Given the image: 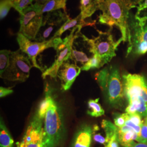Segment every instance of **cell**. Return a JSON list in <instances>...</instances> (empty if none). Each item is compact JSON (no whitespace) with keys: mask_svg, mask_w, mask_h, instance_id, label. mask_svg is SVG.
Here are the masks:
<instances>
[{"mask_svg":"<svg viewBox=\"0 0 147 147\" xmlns=\"http://www.w3.org/2000/svg\"><path fill=\"white\" fill-rule=\"evenodd\" d=\"M99 23L110 27L116 26L121 34L123 42L127 40V20L130 11H127L120 0H100Z\"/></svg>","mask_w":147,"mask_h":147,"instance_id":"6da1fadb","label":"cell"},{"mask_svg":"<svg viewBox=\"0 0 147 147\" xmlns=\"http://www.w3.org/2000/svg\"><path fill=\"white\" fill-rule=\"evenodd\" d=\"M112 30L113 27H110V29L105 32L96 30L99 33L98 36L93 37L92 39H89L83 34L89 47V52L92 55H98L101 58L104 65L109 63L116 56L117 47L123 42L121 38L117 41H115L112 33Z\"/></svg>","mask_w":147,"mask_h":147,"instance_id":"7a4b0ae2","label":"cell"},{"mask_svg":"<svg viewBox=\"0 0 147 147\" xmlns=\"http://www.w3.org/2000/svg\"><path fill=\"white\" fill-rule=\"evenodd\" d=\"M63 117L57 103L53 101L44 118V144L47 147H56L62 139L64 132Z\"/></svg>","mask_w":147,"mask_h":147,"instance_id":"3957f363","label":"cell"},{"mask_svg":"<svg viewBox=\"0 0 147 147\" xmlns=\"http://www.w3.org/2000/svg\"><path fill=\"white\" fill-rule=\"evenodd\" d=\"M127 39L126 57L130 54L140 56L147 53V21H138L130 12L127 20Z\"/></svg>","mask_w":147,"mask_h":147,"instance_id":"277c9868","label":"cell"},{"mask_svg":"<svg viewBox=\"0 0 147 147\" xmlns=\"http://www.w3.org/2000/svg\"><path fill=\"white\" fill-rule=\"evenodd\" d=\"M43 5L35 3L27 7L20 14L19 32L31 40H35L44 19Z\"/></svg>","mask_w":147,"mask_h":147,"instance_id":"5b68a950","label":"cell"},{"mask_svg":"<svg viewBox=\"0 0 147 147\" xmlns=\"http://www.w3.org/2000/svg\"><path fill=\"white\" fill-rule=\"evenodd\" d=\"M32 67L30 58L20 49L11 51L9 65L1 78L11 81L24 82L29 78Z\"/></svg>","mask_w":147,"mask_h":147,"instance_id":"8992f818","label":"cell"},{"mask_svg":"<svg viewBox=\"0 0 147 147\" xmlns=\"http://www.w3.org/2000/svg\"><path fill=\"white\" fill-rule=\"evenodd\" d=\"M16 40L19 45L20 50L30 58L33 67L39 69L42 72H44V69L37 63L38 55L45 50L50 47L56 50L59 45L63 42V39L61 37L53 38L49 40L42 42H32L20 33H18Z\"/></svg>","mask_w":147,"mask_h":147,"instance_id":"52a82bcc","label":"cell"},{"mask_svg":"<svg viewBox=\"0 0 147 147\" xmlns=\"http://www.w3.org/2000/svg\"><path fill=\"white\" fill-rule=\"evenodd\" d=\"M69 18L67 12L61 10L47 13L44 16L42 25L35 41L42 42L53 38Z\"/></svg>","mask_w":147,"mask_h":147,"instance_id":"ba28073f","label":"cell"},{"mask_svg":"<svg viewBox=\"0 0 147 147\" xmlns=\"http://www.w3.org/2000/svg\"><path fill=\"white\" fill-rule=\"evenodd\" d=\"M100 88L105 92L111 106L117 107L121 104L125 95L119 69L117 67L111 66L107 80Z\"/></svg>","mask_w":147,"mask_h":147,"instance_id":"9c48e42d","label":"cell"},{"mask_svg":"<svg viewBox=\"0 0 147 147\" xmlns=\"http://www.w3.org/2000/svg\"><path fill=\"white\" fill-rule=\"evenodd\" d=\"M78 30H81V29L78 27H75L71 30L70 34L68 36L64 38L63 42L59 45L57 49L56 50L57 54L54 62L50 68L46 69L42 73L43 79H45L47 76H50L56 79L59 69L63 63L68 61L70 57L72 46L75 39V34Z\"/></svg>","mask_w":147,"mask_h":147,"instance_id":"30bf717a","label":"cell"},{"mask_svg":"<svg viewBox=\"0 0 147 147\" xmlns=\"http://www.w3.org/2000/svg\"><path fill=\"white\" fill-rule=\"evenodd\" d=\"M43 121L36 113L27 126L21 142L17 143V147H44Z\"/></svg>","mask_w":147,"mask_h":147,"instance_id":"8fae6325","label":"cell"},{"mask_svg":"<svg viewBox=\"0 0 147 147\" xmlns=\"http://www.w3.org/2000/svg\"><path fill=\"white\" fill-rule=\"evenodd\" d=\"M124 95L127 99L134 96H141L147 103V81L141 75L124 74L123 76Z\"/></svg>","mask_w":147,"mask_h":147,"instance_id":"7c38bea8","label":"cell"},{"mask_svg":"<svg viewBox=\"0 0 147 147\" xmlns=\"http://www.w3.org/2000/svg\"><path fill=\"white\" fill-rule=\"evenodd\" d=\"M82 69L75 63L67 61L63 63L58 70L57 76L61 81L62 88L64 90H68L75 79L79 75Z\"/></svg>","mask_w":147,"mask_h":147,"instance_id":"4fadbf2b","label":"cell"},{"mask_svg":"<svg viewBox=\"0 0 147 147\" xmlns=\"http://www.w3.org/2000/svg\"><path fill=\"white\" fill-rule=\"evenodd\" d=\"M93 130L90 125L82 126L74 137L71 147H90Z\"/></svg>","mask_w":147,"mask_h":147,"instance_id":"5bb4252c","label":"cell"},{"mask_svg":"<svg viewBox=\"0 0 147 147\" xmlns=\"http://www.w3.org/2000/svg\"><path fill=\"white\" fill-rule=\"evenodd\" d=\"M96 20L89 21H84L82 19V16L81 14L77 16L74 19H70V18L66 21L62 27L58 30V32L55 34L53 38L61 37L62 34L64 32L67 31L69 30L73 29L75 27H78L80 29H82L83 27L87 26H94Z\"/></svg>","mask_w":147,"mask_h":147,"instance_id":"9a60e30c","label":"cell"},{"mask_svg":"<svg viewBox=\"0 0 147 147\" xmlns=\"http://www.w3.org/2000/svg\"><path fill=\"white\" fill-rule=\"evenodd\" d=\"M99 2L100 0H80V14L83 20L91 17L99 10Z\"/></svg>","mask_w":147,"mask_h":147,"instance_id":"2e32d148","label":"cell"},{"mask_svg":"<svg viewBox=\"0 0 147 147\" xmlns=\"http://www.w3.org/2000/svg\"><path fill=\"white\" fill-rule=\"evenodd\" d=\"M0 147H14V140L2 118L0 121Z\"/></svg>","mask_w":147,"mask_h":147,"instance_id":"e0dca14e","label":"cell"},{"mask_svg":"<svg viewBox=\"0 0 147 147\" xmlns=\"http://www.w3.org/2000/svg\"><path fill=\"white\" fill-rule=\"evenodd\" d=\"M91 57H89L83 50H78L73 45L72 46L70 59H71L74 62V63L78 66L81 65V67H82L84 65L89 61Z\"/></svg>","mask_w":147,"mask_h":147,"instance_id":"ac0fdd59","label":"cell"},{"mask_svg":"<svg viewBox=\"0 0 147 147\" xmlns=\"http://www.w3.org/2000/svg\"><path fill=\"white\" fill-rule=\"evenodd\" d=\"M119 143L124 147H129L136 141L138 134L134 130L125 132H117Z\"/></svg>","mask_w":147,"mask_h":147,"instance_id":"d6986e66","label":"cell"},{"mask_svg":"<svg viewBox=\"0 0 147 147\" xmlns=\"http://www.w3.org/2000/svg\"><path fill=\"white\" fill-rule=\"evenodd\" d=\"M67 0H49L47 2L43 5L42 13H48L53 11L60 10L63 9L66 11V3Z\"/></svg>","mask_w":147,"mask_h":147,"instance_id":"ffe728a7","label":"cell"},{"mask_svg":"<svg viewBox=\"0 0 147 147\" xmlns=\"http://www.w3.org/2000/svg\"><path fill=\"white\" fill-rule=\"evenodd\" d=\"M53 100L50 92L47 91L45 96L40 103L36 112L40 118L44 120L47 110L50 105L53 103Z\"/></svg>","mask_w":147,"mask_h":147,"instance_id":"44dd1931","label":"cell"},{"mask_svg":"<svg viewBox=\"0 0 147 147\" xmlns=\"http://www.w3.org/2000/svg\"><path fill=\"white\" fill-rule=\"evenodd\" d=\"M99 99H90L88 101L87 113L92 117H98L103 116L105 113L104 110L99 102Z\"/></svg>","mask_w":147,"mask_h":147,"instance_id":"7402d4cb","label":"cell"},{"mask_svg":"<svg viewBox=\"0 0 147 147\" xmlns=\"http://www.w3.org/2000/svg\"><path fill=\"white\" fill-rule=\"evenodd\" d=\"M101 126L105 132L106 143L110 140L112 137L117 134V127L115 124H113L112 123H111L110 121L107 120H103L102 121Z\"/></svg>","mask_w":147,"mask_h":147,"instance_id":"603a6c76","label":"cell"},{"mask_svg":"<svg viewBox=\"0 0 147 147\" xmlns=\"http://www.w3.org/2000/svg\"><path fill=\"white\" fill-rule=\"evenodd\" d=\"M11 51L2 50L0 51V76H2L9 65L10 55Z\"/></svg>","mask_w":147,"mask_h":147,"instance_id":"cb8c5ba5","label":"cell"},{"mask_svg":"<svg viewBox=\"0 0 147 147\" xmlns=\"http://www.w3.org/2000/svg\"><path fill=\"white\" fill-rule=\"evenodd\" d=\"M104 64L102 62L101 58L96 55H93L89 59V61L81 67L82 70L88 71L92 69L100 68L103 67Z\"/></svg>","mask_w":147,"mask_h":147,"instance_id":"d4e9b609","label":"cell"},{"mask_svg":"<svg viewBox=\"0 0 147 147\" xmlns=\"http://www.w3.org/2000/svg\"><path fill=\"white\" fill-rule=\"evenodd\" d=\"M135 18L140 22L147 21V0H142L139 3Z\"/></svg>","mask_w":147,"mask_h":147,"instance_id":"484cf974","label":"cell"},{"mask_svg":"<svg viewBox=\"0 0 147 147\" xmlns=\"http://www.w3.org/2000/svg\"><path fill=\"white\" fill-rule=\"evenodd\" d=\"M13 7L21 14L25 9L32 5L33 0H11Z\"/></svg>","mask_w":147,"mask_h":147,"instance_id":"4316f807","label":"cell"},{"mask_svg":"<svg viewBox=\"0 0 147 147\" xmlns=\"http://www.w3.org/2000/svg\"><path fill=\"white\" fill-rule=\"evenodd\" d=\"M13 7L11 0H1L0 3V18L3 19L8 15L11 8Z\"/></svg>","mask_w":147,"mask_h":147,"instance_id":"83f0119b","label":"cell"},{"mask_svg":"<svg viewBox=\"0 0 147 147\" xmlns=\"http://www.w3.org/2000/svg\"><path fill=\"white\" fill-rule=\"evenodd\" d=\"M136 141L139 143H147V125L144 121L141 125V133L138 135Z\"/></svg>","mask_w":147,"mask_h":147,"instance_id":"f1b7e54d","label":"cell"},{"mask_svg":"<svg viewBox=\"0 0 147 147\" xmlns=\"http://www.w3.org/2000/svg\"><path fill=\"white\" fill-rule=\"evenodd\" d=\"M126 10L130 11L132 8H137L139 3L142 0H120Z\"/></svg>","mask_w":147,"mask_h":147,"instance_id":"f546056e","label":"cell"},{"mask_svg":"<svg viewBox=\"0 0 147 147\" xmlns=\"http://www.w3.org/2000/svg\"><path fill=\"white\" fill-rule=\"evenodd\" d=\"M125 113H115L114 121L115 124L118 127H121L124 126L125 124Z\"/></svg>","mask_w":147,"mask_h":147,"instance_id":"4dcf8cb0","label":"cell"},{"mask_svg":"<svg viewBox=\"0 0 147 147\" xmlns=\"http://www.w3.org/2000/svg\"><path fill=\"white\" fill-rule=\"evenodd\" d=\"M125 119H126L125 125L132 128L136 132L137 134H138V135H139L141 133V126L137 125L136 124H135L134 123H132L129 118V115L128 113H125Z\"/></svg>","mask_w":147,"mask_h":147,"instance_id":"1f68e13d","label":"cell"},{"mask_svg":"<svg viewBox=\"0 0 147 147\" xmlns=\"http://www.w3.org/2000/svg\"><path fill=\"white\" fill-rule=\"evenodd\" d=\"M129 118L132 123H134L137 125L141 126L142 124L143 123V121H142L141 119V116H140L139 114H138L137 113L132 114V115L129 114Z\"/></svg>","mask_w":147,"mask_h":147,"instance_id":"d6a6232c","label":"cell"},{"mask_svg":"<svg viewBox=\"0 0 147 147\" xmlns=\"http://www.w3.org/2000/svg\"><path fill=\"white\" fill-rule=\"evenodd\" d=\"M119 143L118 135L116 134L111 138L109 142L105 144L104 146L105 147H119Z\"/></svg>","mask_w":147,"mask_h":147,"instance_id":"836d02e7","label":"cell"},{"mask_svg":"<svg viewBox=\"0 0 147 147\" xmlns=\"http://www.w3.org/2000/svg\"><path fill=\"white\" fill-rule=\"evenodd\" d=\"M13 90L9 88H5L3 87H0V97L3 98L8 95L13 93Z\"/></svg>","mask_w":147,"mask_h":147,"instance_id":"e575fe53","label":"cell"},{"mask_svg":"<svg viewBox=\"0 0 147 147\" xmlns=\"http://www.w3.org/2000/svg\"><path fill=\"white\" fill-rule=\"evenodd\" d=\"M93 138H94L95 141L98 142L100 144L105 145V144L106 143V138L102 136L100 134H95L93 136Z\"/></svg>","mask_w":147,"mask_h":147,"instance_id":"d590c367","label":"cell"},{"mask_svg":"<svg viewBox=\"0 0 147 147\" xmlns=\"http://www.w3.org/2000/svg\"><path fill=\"white\" fill-rule=\"evenodd\" d=\"M129 147H147V143H136L135 142Z\"/></svg>","mask_w":147,"mask_h":147,"instance_id":"8d00e7d4","label":"cell"},{"mask_svg":"<svg viewBox=\"0 0 147 147\" xmlns=\"http://www.w3.org/2000/svg\"><path fill=\"white\" fill-rule=\"evenodd\" d=\"M49 0H33V1H35V2L38 4L44 5H45Z\"/></svg>","mask_w":147,"mask_h":147,"instance_id":"74e56055","label":"cell"},{"mask_svg":"<svg viewBox=\"0 0 147 147\" xmlns=\"http://www.w3.org/2000/svg\"><path fill=\"white\" fill-rule=\"evenodd\" d=\"M144 122L147 124V117H145V118H144Z\"/></svg>","mask_w":147,"mask_h":147,"instance_id":"f35d334b","label":"cell"},{"mask_svg":"<svg viewBox=\"0 0 147 147\" xmlns=\"http://www.w3.org/2000/svg\"><path fill=\"white\" fill-rule=\"evenodd\" d=\"M44 147H47V146H45V145H44Z\"/></svg>","mask_w":147,"mask_h":147,"instance_id":"ab89813d","label":"cell"}]
</instances>
